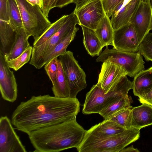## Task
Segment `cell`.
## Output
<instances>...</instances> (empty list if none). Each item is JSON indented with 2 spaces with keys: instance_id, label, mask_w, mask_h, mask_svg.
<instances>
[{
  "instance_id": "15",
  "label": "cell",
  "mask_w": 152,
  "mask_h": 152,
  "mask_svg": "<svg viewBox=\"0 0 152 152\" xmlns=\"http://www.w3.org/2000/svg\"><path fill=\"white\" fill-rule=\"evenodd\" d=\"M140 0H122L113 10L111 22L114 30L129 23L136 10Z\"/></svg>"
},
{
  "instance_id": "28",
  "label": "cell",
  "mask_w": 152,
  "mask_h": 152,
  "mask_svg": "<svg viewBox=\"0 0 152 152\" xmlns=\"http://www.w3.org/2000/svg\"><path fill=\"white\" fill-rule=\"evenodd\" d=\"M132 108V107L122 110L107 119L113 121L125 129L130 128H131V112Z\"/></svg>"
},
{
  "instance_id": "4",
  "label": "cell",
  "mask_w": 152,
  "mask_h": 152,
  "mask_svg": "<svg viewBox=\"0 0 152 152\" xmlns=\"http://www.w3.org/2000/svg\"><path fill=\"white\" fill-rule=\"evenodd\" d=\"M140 137V130L133 128L103 139L85 136L77 149L79 152H120L126 146L138 140Z\"/></svg>"
},
{
  "instance_id": "41",
  "label": "cell",
  "mask_w": 152,
  "mask_h": 152,
  "mask_svg": "<svg viewBox=\"0 0 152 152\" xmlns=\"http://www.w3.org/2000/svg\"><path fill=\"white\" fill-rule=\"evenodd\" d=\"M150 2H151V5L152 7V0H150Z\"/></svg>"
},
{
  "instance_id": "13",
  "label": "cell",
  "mask_w": 152,
  "mask_h": 152,
  "mask_svg": "<svg viewBox=\"0 0 152 152\" xmlns=\"http://www.w3.org/2000/svg\"><path fill=\"white\" fill-rule=\"evenodd\" d=\"M140 43L136 32L130 23L114 30L113 46L116 49L136 52Z\"/></svg>"
},
{
  "instance_id": "36",
  "label": "cell",
  "mask_w": 152,
  "mask_h": 152,
  "mask_svg": "<svg viewBox=\"0 0 152 152\" xmlns=\"http://www.w3.org/2000/svg\"><path fill=\"white\" fill-rule=\"evenodd\" d=\"M74 0H57L56 7L62 8L73 2Z\"/></svg>"
},
{
  "instance_id": "35",
  "label": "cell",
  "mask_w": 152,
  "mask_h": 152,
  "mask_svg": "<svg viewBox=\"0 0 152 152\" xmlns=\"http://www.w3.org/2000/svg\"><path fill=\"white\" fill-rule=\"evenodd\" d=\"M139 98L141 103L147 104L152 106V87L145 91Z\"/></svg>"
},
{
  "instance_id": "10",
  "label": "cell",
  "mask_w": 152,
  "mask_h": 152,
  "mask_svg": "<svg viewBox=\"0 0 152 152\" xmlns=\"http://www.w3.org/2000/svg\"><path fill=\"white\" fill-rule=\"evenodd\" d=\"M129 22L134 28L140 44L152 29V7L150 0H140Z\"/></svg>"
},
{
  "instance_id": "21",
  "label": "cell",
  "mask_w": 152,
  "mask_h": 152,
  "mask_svg": "<svg viewBox=\"0 0 152 152\" xmlns=\"http://www.w3.org/2000/svg\"><path fill=\"white\" fill-rule=\"evenodd\" d=\"M152 87V72L149 68L140 72L134 77L132 89L134 96L139 97Z\"/></svg>"
},
{
  "instance_id": "7",
  "label": "cell",
  "mask_w": 152,
  "mask_h": 152,
  "mask_svg": "<svg viewBox=\"0 0 152 152\" xmlns=\"http://www.w3.org/2000/svg\"><path fill=\"white\" fill-rule=\"evenodd\" d=\"M70 90V98H76L78 93L87 87L86 75L71 51H66L59 56Z\"/></svg>"
},
{
  "instance_id": "31",
  "label": "cell",
  "mask_w": 152,
  "mask_h": 152,
  "mask_svg": "<svg viewBox=\"0 0 152 152\" xmlns=\"http://www.w3.org/2000/svg\"><path fill=\"white\" fill-rule=\"evenodd\" d=\"M57 57L51 60L45 65L44 68L52 84L55 82L58 71Z\"/></svg>"
},
{
  "instance_id": "24",
  "label": "cell",
  "mask_w": 152,
  "mask_h": 152,
  "mask_svg": "<svg viewBox=\"0 0 152 152\" xmlns=\"http://www.w3.org/2000/svg\"><path fill=\"white\" fill-rule=\"evenodd\" d=\"M94 31L104 46H113L114 30L110 18L106 15Z\"/></svg>"
},
{
  "instance_id": "6",
  "label": "cell",
  "mask_w": 152,
  "mask_h": 152,
  "mask_svg": "<svg viewBox=\"0 0 152 152\" xmlns=\"http://www.w3.org/2000/svg\"><path fill=\"white\" fill-rule=\"evenodd\" d=\"M97 62H111L123 68L127 75L134 77L145 69V62L140 52H131L121 50L114 48L110 49L106 46L96 59Z\"/></svg>"
},
{
  "instance_id": "38",
  "label": "cell",
  "mask_w": 152,
  "mask_h": 152,
  "mask_svg": "<svg viewBox=\"0 0 152 152\" xmlns=\"http://www.w3.org/2000/svg\"><path fill=\"white\" fill-rule=\"evenodd\" d=\"M26 1L32 5L37 6L42 9L43 4L42 0H26Z\"/></svg>"
},
{
  "instance_id": "5",
  "label": "cell",
  "mask_w": 152,
  "mask_h": 152,
  "mask_svg": "<svg viewBox=\"0 0 152 152\" xmlns=\"http://www.w3.org/2000/svg\"><path fill=\"white\" fill-rule=\"evenodd\" d=\"M19 9L23 28L27 36L34 39L40 36L52 23L44 15L42 9L33 6L26 0H15Z\"/></svg>"
},
{
  "instance_id": "19",
  "label": "cell",
  "mask_w": 152,
  "mask_h": 152,
  "mask_svg": "<svg viewBox=\"0 0 152 152\" xmlns=\"http://www.w3.org/2000/svg\"><path fill=\"white\" fill-rule=\"evenodd\" d=\"M79 29V28L76 26L73 28L65 37L44 57L39 65L37 69L41 68L53 58L64 54L66 51L67 47L74 39Z\"/></svg>"
},
{
  "instance_id": "16",
  "label": "cell",
  "mask_w": 152,
  "mask_h": 152,
  "mask_svg": "<svg viewBox=\"0 0 152 152\" xmlns=\"http://www.w3.org/2000/svg\"><path fill=\"white\" fill-rule=\"evenodd\" d=\"M126 129L110 120L104 119L86 130L85 136L103 139L118 134Z\"/></svg>"
},
{
  "instance_id": "22",
  "label": "cell",
  "mask_w": 152,
  "mask_h": 152,
  "mask_svg": "<svg viewBox=\"0 0 152 152\" xmlns=\"http://www.w3.org/2000/svg\"><path fill=\"white\" fill-rule=\"evenodd\" d=\"M57 73L54 84L52 88L54 96L59 98H70L69 86L61 62L58 59Z\"/></svg>"
},
{
  "instance_id": "2",
  "label": "cell",
  "mask_w": 152,
  "mask_h": 152,
  "mask_svg": "<svg viewBox=\"0 0 152 152\" xmlns=\"http://www.w3.org/2000/svg\"><path fill=\"white\" fill-rule=\"evenodd\" d=\"M86 132L75 119L39 129L28 135L35 151L58 152L77 148Z\"/></svg>"
},
{
  "instance_id": "11",
  "label": "cell",
  "mask_w": 152,
  "mask_h": 152,
  "mask_svg": "<svg viewBox=\"0 0 152 152\" xmlns=\"http://www.w3.org/2000/svg\"><path fill=\"white\" fill-rule=\"evenodd\" d=\"M11 121L7 116L0 118V152H26L13 127Z\"/></svg>"
},
{
  "instance_id": "27",
  "label": "cell",
  "mask_w": 152,
  "mask_h": 152,
  "mask_svg": "<svg viewBox=\"0 0 152 152\" xmlns=\"http://www.w3.org/2000/svg\"><path fill=\"white\" fill-rule=\"evenodd\" d=\"M7 8L11 24L15 28H23L20 13L16 0H7Z\"/></svg>"
},
{
  "instance_id": "8",
  "label": "cell",
  "mask_w": 152,
  "mask_h": 152,
  "mask_svg": "<svg viewBox=\"0 0 152 152\" xmlns=\"http://www.w3.org/2000/svg\"><path fill=\"white\" fill-rule=\"evenodd\" d=\"M78 23V19L74 11L68 15L66 20L54 35L40 45L33 46L29 64L37 69L44 57L65 37L73 28Z\"/></svg>"
},
{
  "instance_id": "33",
  "label": "cell",
  "mask_w": 152,
  "mask_h": 152,
  "mask_svg": "<svg viewBox=\"0 0 152 152\" xmlns=\"http://www.w3.org/2000/svg\"><path fill=\"white\" fill-rule=\"evenodd\" d=\"M42 10L44 15L48 18L50 11L56 7L57 0H42Z\"/></svg>"
},
{
  "instance_id": "23",
  "label": "cell",
  "mask_w": 152,
  "mask_h": 152,
  "mask_svg": "<svg viewBox=\"0 0 152 152\" xmlns=\"http://www.w3.org/2000/svg\"><path fill=\"white\" fill-rule=\"evenodd\" d=\"M15 41L9 53L5 56L7 61L15 59L22 54L30 45L28 36L23 28H16Z\"/></svg>"
},
{
  "instance_id": "30",
  "label": "cell",
  "mask_w": 152,
  "mask_h": 152,
  "mask_svg": "<svg viewBox=\"0 0 152 152\" xmlns=\"http://www.w3.org/2000/svg\"><path fill=\"white\" fill-rule=\"evenodd\" d=\"M138 50L147 61H152V32H149L140 43Z\"/></svg>"
},
{
  "instance_id": "34",
  "label": "cell",
  "mask_w": 152,
  "mask_h": 152,
  "mask_svg": "<svg viewBox=\"0 0 152 152\" xmlns=\"http://www.w3.org/2000/svg\"><path fill=\"white\" fill-rule=\"evenodd\" d=\"M0 20L9 21L7 0H0Z\"/></svg>"
},
{
  "instance_id": "37",
  "label": "cell",
  "mask_w": 152,
  "mask_h": 152,
  "mask_svg": "<svg viewBox=\"0 0 152 152\" xmlns=\"http://www.w3.org/2000/svg\"><path fill=\"white\" fill-rule=\"evenodd\" d=\"M94 0H74L73 2L76 5L75 10H77L81 7L86 4Z\"/></svg>"
},
{
  "instance_id": "12",
  "label": "cell",
  "mask_w": 152,
  "mask_h": 152,
  "mask_svg": "<svg viewBox=\"0 0 152 152\" xmlns=\"http://www.w3.org/2000/svg\"><path fill=\"white\" fill-rule=\"evenodd\" d=\"M5 57L0 53V90L2 98L11 102L16 100L17 85L13 71L10 69Z\"/></svg>"
},
{
  "instance_id": "1",
  "label": "cell",
  "mask_w": 152,
  "mask_h": 152,
  "mask_svg": "<svg viewBox=\"0 0 152 152\" xmlns=\"http://www.w3.org/2000/svg\"><path fill=\"white\" fill-rule=\"evenodd\" d=\"M80 105L77 98L33 96L20 103L12 114L11 121L17 130L28 135L44 127L76 119Z\"/></svg>"
},
{
  "instance_id": "29",
  "label": "cell",
  "mask_w": 152,
  "mask_h": 152,
  "mask_svg": "<svg viewBox=\"0 0 152 152\" xmlns=\"http://www.w3.org/2000/svg\"><path fill=\"white\" fill-rule=\"evenodd\" d=\"M32 47L30 46L22 54L16 58L7 61L9 67L17 71L30 60L32 55Z\"/></svg>"
},
{
  "instance_id": "25",
  "label": "cell",
  "mask_w": 152,
  "mask_h": 152,
  "mask_svg": "<svg viewBox=\"0 0 152 152\" xmlns=\"http://www.w3.org/2000/svg\"><path fill=\"white\" fill-rule=\"evenodd\" d=\"M132 99L129 96H123L118 99L99 113L104 119H106L117 112L125 108L132 107Z\"/></svg>"
},
{
  "instance_id": "3",
  "label": "cell",
  "mask_w": 152,
  "mask_h": 152,
  "mask_svg": "<svg viewBox=\"0 0 152 152\" xmlns=\"http://www.w3.org/2000/svg\"><path fill=\"white\" fill-rule=\"evenodd\" d=\"M132 89V82L127 77H122L107 93L105 94L96 85H94L86 95L82 113L84 114L98 113L118 99L128 96Z\"/></svg>"
},
{
  "instance_id": "9",
  "label": "cell",
  "mask_w": 152,
  "mask_h": 152,
  "mask_svg": "<svg viewBox=\"0 0 152 152\" xmlns=\"http://www.w3.org/2000/svg\"><path fill=\"white\" fill-rule=\"evenodd\" d=\"M78 25L95 30L106 15L102 0H94L74 10Z\"/></svg>"
},
{
  "instance_id": "32",
  "label": "cell",
  "mask_w": 152,
  "mask_h": 152,
  "mask_svg": "<svg viewBox=\"0 0 152 152\" xmlns=\"http://www.w3.org/2000/svg\"><path fill=\"white\" fill-rule=\"evenodd\" d=\"M122 0H102L106 15L109 18L116 6Z\"/></svg>"
},
{
  "instance_id": "42",
  "label": "cell",
  "mask_w": 152,
  "mask_h": 152,
  "mask_svg": "<svg viewBox=\"0 0 152 152\" xmlns=\"http://www.w3.org/2000/svg\"></svg>"
},
{
  "instance_id": "20",
  "label": "cell",
  "mask_w": 152,
  "mask_h": 152,
  "mask_svg": "<svg viewBox=\"0 0 152 152\" xmlns=\"http://www.w3.org/2000/svg\"><path fill=\"white\" fill-rule=\"evenodd\" d=\"M83 34V43L88 53L91 56H99L104 47L94 30L81 26Z\"/></svg>"
},
{
  "instance_id": "39",
  "label": "cell",
  "mask_w": 152,
  "mask_h": 152,
  "mask_svg": "<svg viewBox=\"0 0 152 152\" xmlns=\"http://www.w3.org/2000/svg\"><path fill=\"white\" fill-rule=\"evenodd\" d=\"M139 152V151L137 148H134L132 145L127 148H124L120 152Z\"/></svg>"
},
{
  "instance_id": "18",
  "label": "cell",
  "mask_w": 152,
  "mask_h": 152,
  "mask_svg": "<svg viewBox=\"0 0 152 152\" xmlns=\"http://www.w3.org/2000/svg\"><path fill=\"white\" fill-rule=\"evenodd\" d=\"M16 35V28L9 21L0 20V53L4 56L10 53Z\"/></svg>"
},
{
  "instance_id": "14",
  "label": "cell",
  "mask_w": 152,
  "mask_h": 152,
  "mask_svg": "<svg viewBox=\"0 0 152 152\" xmlns=\"http://www.w3.org/2000/svg\"><path fill=\"white\" fill-rule=\"evenodd\" d=\"M126 75L127 72L121 66L111 62H104L96 84L106 94L122 77Z\"/></svg>"
},
{
  "instance_id": "40",
  "label": "cell",
  "mask_w": 152,
  "mask_h": 152,
  "mask_svg": "<svg viewBox=\"0 0 152 152\" xmlns=\"http://www.w3.org/2000/svg\"><path fill=\"white\" fill-rule=\"evenodd\" d=\"M150 70L151 71V72H152V66L150 67L149 68Z\"/></svg>"
},
{
  "instance_id": "26",
  "label": "cell",
  "mask_w": 152,
  "mask_h": 152,
  "mask_svg": "<svg viewBox=\"0 0 152 152\" xmlns=\"http://www.w3.org/2000/svg\"><path fill=\"white\" fill-rule=\"evenodd\" d=\"M68 15H65L53 23L39 37L34 39L33 46H39L42 45L54 35L67 19Z\"/></svg>"
},
{
  "instance_id": "17",
  "label": "cell",
  "mask_w": 152,
  "mask_h": 152,
  "mask_svg": "<svg viewBox=\"0 0 152 152\" xmlns=\"http://www.w3.org/2000/svg\"><path fill=\"white\" fill-rule=\"evenodd\" d=\"M152 125V106L143 103L132 108L131 112V126L140 130Z\"/></svg>"
}]
</instances>
